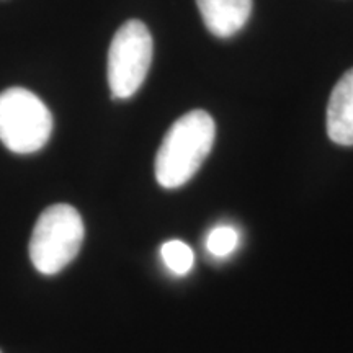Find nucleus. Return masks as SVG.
<instances>
[{
    "label": "nucleus",
    "mask_w": 353,
    "mask_h": 353,
    "mask_svg": "<svg viewBox=\"0 0 353 353\" xmlns=\"http://www.w3.org/2000/svg\"><path fill=\"white\" fill-rule=\"evenodd\" d=\"M216 138L213 117L193 110L169 128L156 156V179L161 187L179 188L193 179L210 156Z\"/></svg>",
    "instance_id": "obj_1"
},
{
    "label": "nucleus",
    "mask_w": 353,
    "mask_h": 353,
    "mask_svg": "<svg viewBox=\"0 0 353 353\" xmlns=\"http://www.w3.org/2000/svg\"><path fill=\"white\" fill-rule=\"evenodd\" d=\"M82 216L70 205H52L39 214L30 239V259L43 275H56L81 252Z\"/></svg>",
    "instance_id": "obj_2"
},
{
    "label": "nucleus",
    "mask_w": 353,
    "mask_h": 353,
    "mask_svg": "<svg viewBox=\"0 0 353 353\" xmlns=\"http://www.w3.org/2000/svg\"><path fill=\"white\" fill-rule=\"evenodd\" d=\"M52 114L28 88L12 87L0 94V141L15 154H33L51 138Z\"/></svg>",
    "instance_id": "obj_3"
},
{
    "label": "nucleus",
    "mask_w": 353,
    "mask_h": 353,
    "mask_svg": "<svg viewBox=\"0 0 353 353\" xmlns=\"http://www.w3.org/2000/svg\"><path fill=\"white\" fill-rule=\"evenodd\" d=\"M154 43L143 21L128 20L114 33L108 50V85L112 97L130 99L139 90L152 63Z\"/></svg>",
    "instance_id": "obj_4"
},
{
    "label": "nucleus",
    "mask_w": 353,
    "mask_h": 353,
    "mask_svg": "<svg viewBox=\"0 0 353 353\" xmlns=\"http://www.w3.org/2000/svg\"><path fill=\"white\" fill-rule=\"evenodd\" d=\"M206 28L218 38H231L244 28L254 0H196Z\"/></svg>",
    "instance_id": "obj_5"
},
{
    "label": "nucleus",
    "mask_w": 353,
    "mask_h": 353,
    "mask_svg": "<svg viewBox=\"0 0 353 353\" xmlns=\"http://www.w3.org/2000/svg\"><path fill=\"white\" fill-rule=\"evenodd\" d=\"M327 134L335 144L353 145V68L343 74L330 94Z\"/></svg>",
    "instance_id": "obj_6"
},
{
    "label": "nucleus",
    "mask_w": 353,
    "mask_h": 353,
    "mask_svg": "<svg viewBox=\"0 0 353 353\" xmlns=\"http://www.w3.org/2000/svg\"><path fill=\"white\" fill-rule=\"evenodd\" d=\"M164 263L176 275H185L193 267V250L182 241H169L161 247Z\"/></svg>",
    "instance_id": "obj_7"
},
{
    "label": "nucleus",
    "mask_w": 353,
    "mask_h": 353,
    "mask_svg": "<svg viewBox=\"0 0 353 353\" xmlns=\"http://www.w3.org/2000/svg\"><path fill=\"white\" fill-rule=\"evenodd\" d=\"M237 244H239V232L232 226L214 228L206 239V249L214 257H228L236 250Z\"/></svg>",
    "instance_id": "obj_8"
},
{
    "label": "nucleus",
    "mask_w": 353,
    "mask_h": 353,
    "mask_svg": "<svg viewBox=\"0 0 353 353\" xmlns=\"http://www.w3.org/2000/svg\"><path fill=\"white\" fill-rule=\"evenodd\" d=\"M0 353H2V352H0Z\"/></svg>",
    "instance_id": "obj_9"
}]
</instances>
